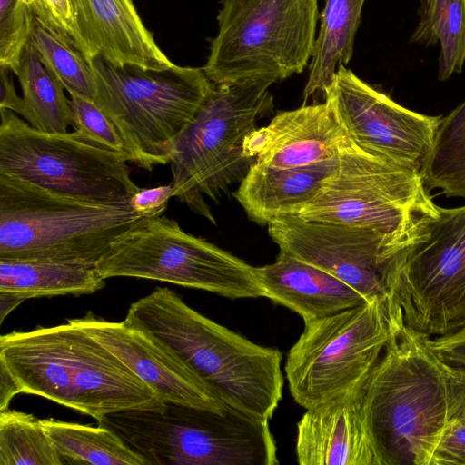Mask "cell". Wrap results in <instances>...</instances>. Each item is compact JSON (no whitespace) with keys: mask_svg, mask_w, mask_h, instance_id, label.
<instances>
[{"mask_svg":"<svg viewBox=\"0 0 465 465\" xmlns=\"http://www.w3.org/2000/svg\"><path fill=\"white\" fill-rule=\"evenodd\" d=\"M96 269L104 279L156 280L231 299L265 297L255 267L164 215L136 223L111 244Z\"/></svg>","mask_w":465,"mask_h":465,"instance_id":"11","label":"cell"},{"mask_svg":"<svg viewBox=\"0 0 465 465\" xmlns=\"http://www.w3.org/2000/svg\"><path fill=\"white\" fill-rule=\"evenodd\" d=\"M29 42L45 67L70 95L94 102L95 84L91 60L83 52L35 17Z\"/></svg>","mask_w":465,"mask_h":465,"instance_id":"28","label":"cell"},{"mask_svg":"<svg viewBox=\"0 0 465 465\" xmlns=\"http://www.w3.org/2000/svg\"><path fill=\"white\" fill-rule=\"evenodd\" d=\"M419 23L411 41L440 44L439 74L445 81L465 63V0H420Z\"/></svg>","mask_w":465,"mask_h":465,"instance_id":"26","label":"cell"},{"mask_svg":"<svg viewBox=\"0 0 465 465\" xmlns=\"http://www.w3.org/2000/svg\"><path fill=\"white\" fill-rule=\"evenodd\" d=\"M76 25L88 57L114 64L165 69L173 64L156 45L133 0H72Z\"/></svg>","mask_w":465,"mask_h":465,"instance_id":"19","label":"cell"},{"mask_svg":"<svg viewBox=\"0 0 465 465\" xmlns=\"http://www.w3.org/2000/svg\"><path fill=\"white\" fill-rule=\"evenodd\" d=\"M64 460L40 420L18 411H0V465H62Z\"/></svg>","mask_w":465,"mask_h":465,"instance_id":"29","label":"cell"},{"mask_svg":"<svg viewBox=\"0 0 465 465\" xmlns=\"http://www.w3.org/2000/svg\"><path fill=\"white\" fill-rule=\"evenodd\" d=\"M420 175L429 191L465 198V101L441 117Z\"/></svg>","mask_w":465,"mask_h":465,"instance_id":"27","label":"cell"},{"mask_svg":"<svg viewBox=\"0 0 465 465\" xmlns=\"http://www.w3.org/2000/svg\"><path fill=\"white\" fill-rule=\"evenodd\" d=\"M324 95L346 135L358 147L389 163L420 173L440 116L401 106L344 64H339Z\"/></svg>","mask_w":465,"mask_h":465,"instance_id":"13","label":"cell"},{"mask_svg":"<svg viewBox=\"0 0 465 465\" xmlns=\"http://www.w3.org/2000/svg\"><path fill=\"white\" fill-rule=\"evenodd\" d=\"M26 298L21 294L0 292V321L5 320V317L10 313L16 306L23 302Z\"/></svg>","mask_w":465,"mask_h":465,"instance_id":"39","label":"cell"},{"mask_svg":"<svg viewBox=\"0 0 465 465\" xmlns=\"http://www.w3.org/2000/svg\"><path fill=\"white\" fill-rule=\"evenodd\" d=\"M21 393L20 387L7 369L0 363V411L8 409L12 398Z\"/></svg>","mask_w":465,"mask_h":465,"instance_id":"38","label":"cell"},{"mask_svg":"<svg viewBox=\"0 0 465 465\" xmlns=\"http://www.w3.org/2000/svg\"><path fill=\"white\" fill-rule=\"evenodd\" d=\"M366 0H325L320 28L309 63L303 90L306 102L331 84L339 64H348L353 55L354 38Z\"/></svg>","mask_w":465,"mask_h":465,"instance_id":"23","label":"cell"},{"mask_svg":"<svg viewBox=\"0 0 465 465\" xmlns=\"http://www.w3.org/2000/svg\"><path fill=\"white\" fill-rule=\"evenodd\" d=\"M124 361L164 403L221 412L225 405L170 350L153 337L122 322L87 313L73 319Z\"/></svg>","mask_w":465,"mask_h":465,"instance_id":"16","label":"cell"},{"mask_svg":"<svg viewBox=\"0 0 465 465\" xmlns=\"http://www.w3.org/2000/svg\"><path fill=\"white\" fill-rule=\"evenodd\" d=\"M266 80L213 84L193 119L175 139L169 163L173 195L212 223L203 195L216 201L255 163L243 153L256 121L273 110Z\"/></svg>","mask_w":465,"mask_h":465,"instance_id":"6","label":"cell"},{"mask_svg":"<svg viewBox=\"0 0 465 465\" xmlns=\"http://www.w3.org/2000/svg\"><path fill=\"white\" fill-rule=\"evenodd\" d=\"M421 338L443 366L465 372V325L444 335Z\"/></svg>","mask_w":465,"mask_h":465,"instance_id":"34","label":"cell"},{"mask_svg":"<svg viewBox=\"0 0 465 465\" xmlns=\"http://www.w3.org/2000/svg\"><path fill=\"white\" fill-rule=\"evenodd\" d=\"M283 251L344 282L366 300L390 296V282L399 252L380 232L363 227L309 221L296 214L268 225Z\"/></svg>","mask_w":465,"mask_h":465,"instance_id":"14","label":"cell"},{"mask_svg":"<svg viewBox=\"0 0 465 465\" xmlns=\"http://www.w3.org/2000/svg\"><path fill=\"white\" fill-rule=\"evenodd\" d=\"M172 184L154 188H141L130 200V205L135 212L149 216L161 215L167 207L173 195Z\"/></svg>","mask_w":465,"mask_h":465,"instance_id":"35","label":"cell"},{"mask_svg":"<svg viewBox=\"0 0 465 465\" xmlns=\"http://www.w3.org/2000/svg\"><path fill=\"white\" fill-rule=\"evenodd\" d=\"M0 363L21 392L42 396L96 421L121 411L165 408L124 361L73 319L1 335Z\"/></svg>","mask_w":465,"mask_h":465,"instance_id":"2","label":"cell"},{"mask_svg":"<svg viewBox=\"0 0 465 465\" xmlns=\"http://www.w3.org/2000/svg\"><path fill=\"white\" fill-rule=\"evenodd\" d=\"M380 465H430L449 420L442 367L396 306L391 337L362 387Z\"/></svg>","mask_w":465,"mask_h":465,"instance_id":"3","label":"cell"},{"mask_svg":"<svg viewBox=\"0 0 465 465\" xmlns=\"http://www.w3.org/2000/svg\"><path fill=\"white\" fill-rule=\"evenodd\" d=\"M125 325L174 353L224 405L269 421L282 398V353L253 343L157 287L133 302Z\"/></svg>","mask_w":465,"mask_h":465,"instance_id":"1","label":"cell"},{"mask_svg":"<svg viewBox=\"0 0 465 465\" xmlns=\"http://www.w3.org/2000/svg\"><path fill=\"white\" fill-rule=\"evenodd\" d=\"M34 19L26 0H0V67L16 74Z\"/></svg>","mask_w":465,"mask_h":465,"instance_id":"30","label":"cell"},{"mask_svg":"<svg viewBox=\"0 0 465 465\" xmlns=\"http://www.w3.org/2000/svg\"><path fill=\"white\" fill-rule=\"evenodd\" d=\"M440 365L446 383L449 420H465V372Z\"/></svg>","mask_w":465,"mask_h":465,"instance_id":"36","label":"cell"},{"mask_svg":"<svg viewBox=\"0 0 465 465\" xmlns=\"http://www.w3.org/2000/svg\"><path fill=\"white\" fill-rule=\"evenodd\" d=\"M96 264L50 259H0V292L26 299L90 294L105 285Z\"/></svg>","mask_w":465,"mask_h":465,"instance_id":"22","label":"cell"},{"mask_svg":"<svg viewBox=\"0 0 465 465\" xmlns=\"http://www.w3.org/2000/svg\"><path fill=\"white\" fill-rule=\"evenodd\" d=\"M128 162H133L129 153L80 130L41 132L0 108V173L82 201L131 207L141 187L131 179Z\"/></svg>","mask_w":465,"mask_h":465,"instance_id":"9","label":"cell"},{"mask_svg":"<svg viewBox=\"0 0 465 465\" xmlns=\"http://www.w3.org/2000/svg\"><path fill=\"white\" fill-rule=\"evenodd\" d=\"M347 135L330 105H302L281 112L247 138L255 163L294 168L338 158Z\"/></svg>","mask_w":465,"mask_h":465,"instance_id":"18","label":"cell"},{"mask_svg":"<svg viewBox=\"0 0 465 465\" xmlns=\"http://www.w3.org/2000/svg\"><path fill=\"white\" fill-rule=\"evenodd\" d=\"M23 92L20 115L35 129L45 133H66L74 127L70 99L64 87L40 61L29 42L15 74Z\"/></svg>","mask_w":465,"mask_h":465,"instance_id":"24","label":"cell"},{"mask_svg":"<svg viewBox=\"0 0 465 465\" xmlns=\"http://www.w3.org/2000/svg\"><path fill=\"white\" fill-rule=\"evenodd\" d=\"M70 106L74 129L80 130L109 148L127 152L115 126L94 102L71 94Z\"/></svg>","mask_w":465,"mask_h":465,"instance_id":"31","label":"cell"},{"mask_svg":"<svg viewBox=\"0 0 465 465\" xmlns=\"http://www.w3.org/2000/svg\"><path fill=\"white\" fill-rule=\"evenodd\" d=\"M337 167L338 158L294 168L254 163L234 197L251 221L268 225L276 219L297 214L320 193Z\"/></svg>","mask_w":465,"mask_h":465,"instance_id":"21","label":"cell"},{"mask_svg":"<svg viewBox=\"0 0 465 465\" xmlns=\"http://www.w3.org/2000/svg\"><path fill=\"white\" fill-rule=\"evenodd\" d=\"M438 209L420 172L381 160L347 136L335 173L296 215L374 230L404 247L419 236Z\"/></svg>","mask_w":465,"mask_h":465,"instance_id":"8","label":"cell"},{"mask_svg":"<svg viewBox=\"0 0 465 465\" xmlns=\"http://www.w3.org/2000/svg\"><path fill=\"white\" fill-rule=\"evenodd\" d=\"M97 424L114 431L149 465H213L227 439L216 411L168 402L163 411H121Z\"/></svg>","mask_w":465,"mask_h":465,"instance_id":"15","label":"cell"},{"mask_svg":"<svg viewBox=\"0 0 465 465\" xmlns=\"http://www.w3.org/2000/svg\"><path fill=\"white\" fill-rule=\"evenodd\" d=\"M450 464L465 465V420H448L430 461V465Z\"/></svg>","mask_w":465,"mask_h":465,"instance_id":"33","label":"cell"},{"mask_svg":"<svg viewBox=\"0 0 465 465\" xmlns=\"http://www.w3.org/2000/svg\"><path fill=\"white\" fill-rule=\"evenodd\" d=\"M94 104L113 123L139 167L169 163L175 139L213 87L203 67L151 69L91 59Z\"/></svg>","mask_w":465,"mask_h":465,"instance_id":"4","label":"cell"},{"mask_svg":"<svg viewBox=\"0 0 465 465\" xmlns=\"http://www.w3.org/2000/svg\"><path fill=\"white\" fill-rule=\"evenodd\" d=\"M26 1L38 21L69 41L88 57L86 46L78 31L72 0Z\"/></svg>","mask_w":465,"mask_h":465,"instance_id":"32","label":"cell"},{"mask_svg":"<svg viewBox=\"0 0 465 465\" xmlns=\"http://www.w3.org/2000/svg\"><path fill=\"white\" fill-rule=\"evenodd\" d=\"M395 303L375 297L304 322L284 371L291 394L305 409L361 387L391 337Z\"/></svg>","mask_w":465,"mask_h":465,"instance_id":"10","label":"cell"},{"mask_svg":"<svg viewBox=\"0 0 465 465\" xmlns=\"http://www.w3.org/2000/svg\"><path fill=\"white\" fill-rule=\"evenodd\" d=\"M363 384L306 409L297 423L295 454L299 464L380 465L364 419Z\"/></svg>","mask_w":465,"mask_h":465,"instance_id":"17","label":"cell"},{"mask_svg":"<svg viewBox=\"0 0 465 465\" xmlns=\"http://www.w3.org/2000/svg\"><path fill=\"white\" fill-rule=\"evenodd\" d=\"M255 272L265 297L295 312L304 322L368 301L331 273L283 251L274 262L255 267Z\"/></svg>","mask_w":465,"mask_h":465,"instance_id":"20","label":"cell"},{"mask_svg":"<svg viewBox=\"0 0 465 465\" xmlns=\"http://www.w3.org/2000/svg\"><path fill=\"white\" fill-rule=\"evenodd\" d=\"M133 210L64 196L0 173V259L96 264L142 219Z\"/></svg>","mask_w":465,"mask_h":465,"instance_id":"5","label":"cell"},{"mask_svg":"<svg viewBox=\"0 0 465 465\" xmlns=\"http://www.w3.org/2000/svg\"><path fill=\"white\" fill-rule=\"evenodd\" d=\"M40 421L64 463L149 465L143 455L104 426L93 427L54 419Z\"/></svg>","mask_w":465,"mask_h":465,"instance_id":"25","label":"cell"},{"mask_svg":"<svg viewBox=\"0 0 465 465\" xmlns=\"http://www.w3.org/2000/svg\"><path fill=\"white\" fill-rule=\"evenodd\" d=\"M11 73L10 70L0 67V108L21 114L23 98L15 91Z\"/></svg>","mask_w":465,"mask_h":465,"instance_id":"37","label":"cell"},{"mask_svg":"<svg viewBox=\"0 0 465 465\" xmlns=\"http://www.w3.org/2000/svg\"><path fill=\"white\" fill-rule=\"evenodd\" d=\"M318 0H223L203 67L215 84L301 74L312 55Z\"/></svg>","mask_w":465,"mask_h":465,"instance_id":"7","label":"cell"},{"mask_svg":"<svg viewBox=\"0 0 465 465\" xmlns=\"http://www.w3.org/2000/svg\"><path fill=\"white\" fill-rule=\"evenodd\" d=\"M390 298L425 337L465 325V204L438 213L396 258Z\"/></svg>","mask_w":465,"mask_h":465,"instance_id":"12","label":"cell"}]
</instances>
